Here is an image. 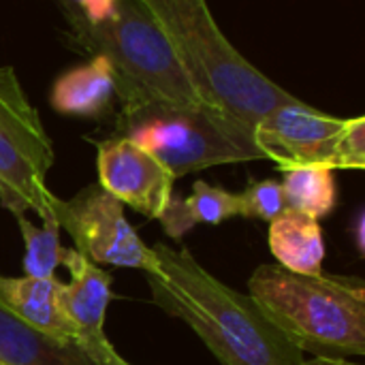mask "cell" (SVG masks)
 I'll return each instance as SVG.
<instances>
[{
    "label": "cell",
    "instance_id": "obj_12",
    "mask_svg": "<svg viewBox=\"0 0 365 365\" xmlns=\"http://www.w3.org/2000/svg\"><path fill=\"white\" fill-rule=\"evenodd\" d=\"M58 289V278L0 276V306L43 334L75 340V329L62 312Z\"/></svg>",
    "mask_w": 365,
    "mask_h": 365
},
{
    "label": "cell",
    "instance_id": "obj_13",
    "mask_svg": "<svg viewBox=\"0 0 365 365\" xmlns=\"http://www.w3.org/2000/svg\"><path fill=\"white\" fill-rule=\"evenodd\" d=\"M115 96V77L109 60L96 53L90 62L60 75L51 88L49 103L58 113L96 118Z\"/></svg>",
    "mask_w": 365,
    "mask_h": 365
},
{
    "label": "cell",
    "instance_id": "obj_4",
    "mask_svg": "<svg viewBox=\"0 0 365 365\" xmlns=\"http://www.w3.org/2000/svg\"><path fill=\"white\" fill-rule=\"evenodd\" d=\"M66 17L75 38L109 60L122 115L205 105L167 36L139 2L118 0L115 13L101 24H88L73 11Z\"/></svg>",
    "mask_w": 365,
    "mask_h": 365
},
{
    "label": "cell",
    "instance_id": "obj_7",
    "mask_svg": "<svg viewBox=\"0 0 365 365\" xmlns=\"http://www.w3.org/2000/svg\"><path fill=\"white\" fill-rule=\"evenodd\" d=\"M53 216L73 237L75 248L94 265L130 267L143 274L156 272V257L124 214V205L90 184L71 199L53 197Z\"/></svg>",
    "mask_w": 365,
    "mask_h": 365
},
{
    "label": "cell",
    "instance_id": "obj_18",
    "mask_svg": "<svg viewBox=\"0 0 365 365\" xmlns=\"http://www.w3.org/2000/svg\"><path fill=\"white\" fill-rule=\"evenodd\" d=\"M287 210L282 184L278 180L252 182L244 192L237 195V216L252 220L272 222Z\"/></svg>",
    "mask_w": 365,
    "mask_h": 365
},
{
    "label": "cell",
    "instance_id": "obj_11",
    "mask_svg": "<svg viewBox=\"0 0 365 365\" xmlns=\"http://www.w3.org/2000/svg\"><path fill=\"white\" fill-rule=\"evenodd\" d=\"M0 365H103L75 340L43 334L0 306Z\"/></svg>",
    "mask_w": 365,
    "mask_h": 365
},
{
    "label": "cell",
    "instance_id": "obj_15",
    "mask_svg": "<svg viewBox=\"0 0 365 365\" xmlns=\"http://www.w3.org/2000/svg\"><path fill=\"white\" fill-rule=\"evenodd\" d=\"M237 216V195L203 180L192 184V195H173L165 212L156 218L171 240H182L199 225H220Z\"/></svg>",
    "mask_w": 365,
    "mask_h": 365
},
{
    "label": "cell",
    "instance_id": "obj_22",
    "mask_svg": "<svg viewBox=\"0 0 365 365\" xmlns=\"http://www.w3.org/2000/svg\"><path fill=\"white\" fill-rule=\"evenodd\" d=\"M364 214L357 218V248H359V252L364 255Z\"/></svg>",
    "mask_w": 365,
    "mask_h": 365
},
{
    "label": "cell",
    "instance_id": "obj_21",
    "mask_svg": "<svg viewBox=\"0 0 365 365\" xmlns=\"http://www.w3.org/2000/svg\"><path fill=\"white\" fill-rule=\"evenodd\" d=\"M299 365H359V364H353V361H349V359H338V357H314V359H310V361H302Z\"/></svg>",
    "mask_w": 365,
    "mask_h": 365
},
{
    "label": "cell",
    "instance_id": "obj_20",
    "mask_svg": "<svg viewBox=\"0 0 365 365\" xmlns=\"http://www.w3.org/2000/svg\"><path fill=\"white\" fill-rule=\"evenodd\" d=\"M62 4L88 24L107 21L118 9V0H62Z\"/></svg>",
    "mask_w": 365,
    "mask_h": 365
},
{
    "label": "cell",
    "instance_id": "obj_3",
    "mask_svg": "<svg viewBox=\"0 0 365 365\" xmlns=\"http://www.w3.org/2000/svg\"><path fill=\"white\" fill-rule=\"evenodd\" d=\"M248 295L302 353L338 359L365 355L364 280L259 265Z\"/></svg>",
    "mask_w": 365,
    "mask_h": 365
},
{
    "label": "cell",
    "instance_id": "obj_1",
    "mask_svg": "<svg viewBox=\"0 0 365 365\" xmlns=\"http://www.w3.org/2000/svg\"><path fill=\"white\" fill-rule=\"evenodd\" d=\"M156 272L145 274L154 304L184 321L220 365H299L304 353L244 295L212 276L186 248L152 246Z\"/></svg>",
    "mask_w": 365,
    "mask_h": 365
},
{
    "label": "cell",
    "instance_id": "obj_6",
    "mask_svg": "<svg viewBox=\"0 0 365 365\" xmlns=\"http://www.w3.org/2000/svg\"><path fill=\"white\" fill-rule=\"evenodd\" d=\"M53 145L13 66H0V205L15 218L53 212L47 173Z\"/></svg>",
    "mask_w": 365,
    "mask_h": 365
},
{
    "label": "cell",
    "instance_id": "obj_17",
    "mask_svg": "<svg viewBox=\"0 0 365 365\" xmlns=\"http://www.w3.org/2000/svg\"><path fill=\"white\" fill-rule=\"evenodd\" d=\"M17 225L26 244L24 276L28 278H56V269L62 265L64 250L60 242L62 227L53 212L41 218V227L32 225L26 216H17Z\"/></svg>",
    "mask_w": 365,
    "mask_h": 365
},
{
    "label": "cell",
    "instance_id": "obj_10",
    "mask_svg": "<svg viewBox=\"0 0 365 365\" xmlns=\"http://www.w3.org/2000/svg\"><path fill=\"white\" fill-rule=\"evenodd\" d=\"M62 265L68 280L60 282L58 299L64 317L75 329V342L103 365L128 364L105 336V314L113 299V278L101 265L90 263L77 250H64Z\"/></svg>",
    "mask_w": 365,
    "mask_h": 365
},
{
    "label": "cell",
    "instance_id": "obj_19",
    "mask_svg": "<svg viewBox=\"0 0 365 365\" xmlns=\"http://www.w3.org/2000/svg\"><path fill=\"white\" fill-rule=\"evenodd\" d=\"M365 167V118H349L336 145V169H364Z\"/></svg>",
    "mask_w": 365,
    "mask_h": 365
},
{
    "label": "cell",
    "instance_id": "obj_14",
    "mask_svg": "<svg viewBox=\"0 0 365 365\" xmlns=\"http://www.w3.org/2000/svg\"><path fill=\"white\" fill-rule=\"evenodd\" d=\"M267 240L280 267L306 276L323 272L325 242L317 218L295 210H284L269 222Z\"/></svg>",
    "mask_w": 365,
    "mask_h": 365
},
{
    "label": "cell",
    "instance_id": "obj_2",
    "mask_svg": "<svg viewBox=\"0 0 365 365\" xmlns=\"http://www.w3.org/2000/svg\"><path fill=\"white\" fill-rule=\"evenodd\" d=\"M167 36L205 105L255 133L274 109L297 101L222 34L205 0H135Z\"/></svg>",
    "mask_w": 365,
    "mask_h": 365
},
{
    "label": "cell",
    "instance_id": "obj_9",
    "mask_svg": "<svg viewBox=\"0 0 365 365\" xmlns=\"http://www.w3.org/2000/svg\"><path fill=\"white\" fill-rule=\"evenodd\" d=\"M98 186L122 205L158 218L173 197V173L126 137L96 141Z\"/></svg>",
    "mask_w": 365,
    "mask_h": 365
},
{
    "label": "cell",
    "instance_id": "obj_5",
    "mask_svg": "<svg viewBox=\"0 0 365 365\" xmlns=\"http://www.w3.org/2000/svg\"><path fill=\"white\" fill-rule=\"evenodd\" d=\"M120 133L158 158L175 180L218 165L265 158L250 128L210 105L128 113L120 118Z\"/></svg>",
    "mask_w": 365,
    "mask_h": 365
},
{
    "label": "cell",
    "instance_id": "obj_16",
    "mask_svg": "<svg viewBox=\"0 0 365 365\" xmlns=\"http://www.w3.org/2000/svg\"><path fill=\"white\" fill-rule=\"evenodd\" d=\"M280 184L287 210H295L321 220L329 216L338 205V186L334 169L295 167L284 171V180Z\"/></svg>",
    "mask_w": 365,
    "mask_h": 365
},
{
    "label": "cell",
    "instance_id": "obj_8",
    "mask_svg": "<svg viewBox=\"0 0 365 365\" xmlns=\"http://www.w3.org/2000/svg\"><path fill=\"white\" fill-rule=\"evenodd\" d=\"M344 118L327 115L304 101L274 109L255 126V143L282 171L295 167H327L336 171V145Z\"/></svg>",
    "mask_w": 365,
    "mask_h": 365
}]
</instances>
